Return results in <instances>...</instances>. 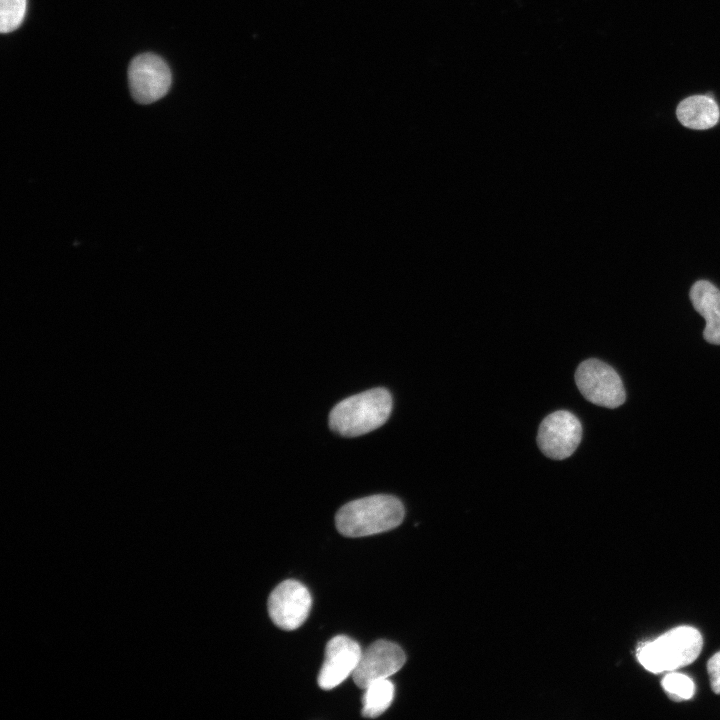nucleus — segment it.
<instances>
[{
    "label": "nucleus",
    "instance_id": "0eeeda50",
    "mask_svg": "<svg viewBox=\"0 0 720 720\" xmlns=\"http://www.w3.org/2000/svg\"><path fill=\"white\" fill-rule=\"evenodd\" d=\"M312 605L308 589L296 580H285L271 592L268 613L273 623L283 630L301 626Z\"/></svg>",
    "mask_w": 720,
    "mask_h": 720
},
{
    "label": "nucleus",
    "instance_id": "423d86ee",
    "mask_svg": "<svg viewBox=\"0 0 720 720\" xmlns=\"http://www.w3.org/2000/svg\"><path fill=\"white\" fill-rule=\"evenodd\" d=\"M581 438L582 425L579 419L567 410H558L540 423L537 443L548 458L563 460L574 453Z\"/></svg>",
    "mask_w": 720,
    "mask_h": 720
},
{
    "label": "nucleus",
    "instance_id": "6e6552de",
    "mask_svg": "<svg viewBox=\"0 0 720 720\" xmlns=\"http://www.w3.org/2000/svg\"><path fill=\"white\" fill-rule=\"evenodd\" d=\"M405 661V653L396 643L375 641L362 652L352 674L353 680L359 688L365 689L371 683L395 674Z\"/></svg>",
    "mask_w": 720,
    "mask_h": 720
},
{
    "label": "nucleus",
    "instance_id": "9d476101",
    "mask_svg": "<svg viewBox=\"0 0 720 720\" xmlns=\"http://www.w3.org/2000/svg\"><path fill=\"white\" fill-rule=\"evenodd\" d=\"M689 296L694 309L706 321L704 339L720 345V290L707 280H699L692 285Z\"/></svg>",
    "mask_w": 720,
    "mask_h": 720
},
{
    "label": "nucleus",
    "instance_id": "1a4fd4ad",
    "mask_svg": "<svg viewBox=\"0 0 720 720\" xmlns=\"http://www.w3.org/2000/svg\"><path fill=\"white\" fill-rule=\"evenodd\" d=\"M360 645L345 635L333 637L326 645L325 659L318 675V685L330 690L353 674L360 660Z\"/></svg>",
    "mask_w": 720,
    "mask_h": 720
},
{
    "label": "nucleus",
    "instance_id": "7ed1b4c3",
    "mask_svg": "<svg viewBox=\"0 0 720 720\" xmlns=\"http://www.w3.org/2000/svg\"><path fill=\"white\" fill-rule=\"evenodd\" d=\"M702 645L703 639L697 629L679 626L653 641L642 643L637 648V658L652 673L673 671L692 663Z\"/></svg>",
    "mask_w": 720,
    "mask_h": 720
},
{
    "label": "nucleus",
    "instance_id": "ddd939ff",
    "mask_svg": "<svg viewBox=\"0 0 720 720\" xmlns=\"http://www.w3.org/2000/svg\"><path fill=\"white\" fill-rule=\"evenodd\" d=\"M662 687L674 701L692 698L695 692L694 682L685 674L668 672L662 679Z\"/></svg>",
    "mask_w": 720,
    "mask_h": 720
},
{
    "label": "nucleus",
    "instance_id": "2eb2a0df",
    "mask_svg": "<svg viewBox=\"0 0 720 720\" xmlns=\"http://www.w3.org/2000/svg\"><path fill=\"white\" fill-rule=\"evenodd\" d=\"M712 690L720 694V651L714 654L707 663Z\"/></svg>",
    "mask_w": 720,
    "mask_h": 720
},
{
    "label": "nucleus",
    "instance_id": "f03ea898",
    "mask_svg": "<svg viewBox=\"0 0 720 720\" xmlns=\"http://www.w3.org/2000/svg\"><path fill=\"white\" fill-rule=\"evenodd\" d=\"M392 411V397L385 388H374L350 396L334 406L329 415L332 431L356 437L382 426Z\"/></svg>",
    "mask_w": 720,
    "mask_h": 720
},
{
    "label": "nucleus",
    "instance_id": "f257e3e1",
    "mask_svg": "<svg viewBox=\"0 0 720 720\" xmlns=\"http://www.w3.org/2000/svg\"><path fill=\"white\" fill-rule=\"evenodd\" d=\"M405 515L401 501L392 495L378 494L353 500L336 514L337 530L346 537H363L391 530Z\"/></svg>",
    "mask_w": 720,
    "mask_h": 720
},
{
    "label": "nucleus",
    "instance_id": "39448f33",
    "mask_svg": "<svg viewBox=\"0 0 720 720\" xmlns=\"http://www.w3.org/2000/svg\"><path fill=\"white\" fill-rule=\"evenodd\" d=\"M128 80L133 98L141 104H150L166 95L172 77L168 65L161 57L144 53L132 59Z\"/></svg>",
    "mask_w": 720,
    "mask_h": 720
},
{
    "label": "nucleus",
    "instance_id": "f8f14e48",
    "mask_svg": "<svg viewBox=\"0 0 720 720\" xmlns=\"http://www.w3.org/2000/svg\"><path fill=\"white\" fill-rule=\"evenodd\" d=\"M393 698L394 685L387 678L371 683L363 695L362 715L367 718L380 716L391 705Z\"/></svg>",
    "mask_w": 720,
    "mask_h": 720
},
{
    "label": "nucleus",
    "instance_id": "9b49d317",
    "mask_svg": "<svg viewBox=\"0 0 720 720\" xmlns=\"http://www.w3.org/2000/svg\"><path fill=\"white\" fill-rule=\"evenodd\" d=\"M676 116L684 127L705 130L718 123L720 109L712 97L692 95L680 101L676 107Z\"/></svg>",
    "mask_w": 720,
    "mask_h": 720
},
{
    "label": "nucleus",
    "instance_id": "20e7f679",
    "mask_svg": "<svg viewBox=\"0 0 720 720\" xmlns=\"http://www.w3.org/2000/svg\"><path fill=\"white\" fill-rule=\"evenodd\" d=\"M575 382L584 398L595 405L613 409L625 402L626 393L620 376L599 359L581 362L575 372Z\"/></svg>",
    "mask_w": 720,
    "mask_h": 720
},
{
    "label": "nucleus",
    "instance_id": "4468645a",
    "mask_svg": "<svg viewBox=\"0 0 720 720\" xmlns=\"http://www.w3.org/2000/svg\"><path fill=\"white\" fill-rule=\"evenodd\" d=\"M26 13V0H0V31L9 33L23 22Z\"/></svg>",
    "mask_w": 720,
    "mask_h": 720
}]
</instances>
